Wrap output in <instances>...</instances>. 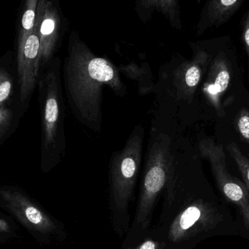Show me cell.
<instances>
[{
  "label": "cell",
  "instance_id": "cell-4",
  "mask_svg": "<svg viewBox=\"0 0 249 249\" xmlns=\"http://www.w3.org/2000/svg\"><path fill=\"white\" fill-rule=\"evenodd\" d=\"M200 151L210 164L216 187L228 202L237 206L243 226L249 233V191L241 180L228 171L223 145L211 139L203 140L200 144Z\"/></svg>",
  "mask_w": 249,
  "mask_h": 249
},
{
  "label": "cell",
  "instance_id": "cell-2",
  "mask_svg": "<svg viewBox=\"0 0 249 249\" xmlns=\"http://www.w3.org/2000/svg\"><path fill=\"white\" fill-rule=\"evenodd\" d=\"M139 161L137 152H128L114 161L109 172V218L114 232L121 238L125 236L131 225L129 207L134 197Z\"/></svg>",
  "mask_w": 249,
  "mask_h": 249
},
{
  "label": "cell",
  "instance_id": "cell-16",
  "mask_svg": "<svg viewBox=\"0 0 249 249\" xmlns=\"http://www.w3.org/2000/svg\"><path fill=\"white\" fill-rule=\"evenodd\" d=\"M242 39L248 57V77L249 81V9L242 23Z\"/></svg>",
  "mask_w": 249,
  "mask_h": 249
},
{
  "label": "cell",
  "instance_id": "cell-3",
  "mask_svg": "<svg viewBox=\"0 0 249 249\" xmlns=\"http://www.w3.org/2000/svg\"><path fill=\"white\" fill-rule=\"evenodd\" d=\"M230 40L218 39V50L212 54L205 94L218 118L226 115V109L236 98L235 88L240 81V69L235 51Z\"/></svg>",
  "mask_w": 249,
  "mask_h": 249
},
{
  "label": "cell",
  "instance_id": "cell-5",
  "mask_svg": "<svg viewBox=\"0 0 249 249\" xmlns=\"http://www.w3.org/2000/svg\"><path fill=\"white\" fill-rule=\"evenodd\" d=\"M41 57L40 41L35 31L23 45L18 47V73L20 81V98L24 102L35 87Z\"/></svg>",
  "mask_w": 249,
  "mask_h": 249
},
{
  "label": "cell",
  "instance_id": "cell-9",
  "mask_svg": "<svg viewBox=\"0 0 249 249\" xmlns=\"http://www.w3.org/2000/svg\"><path fill=\"white\" fill-rule=\"evenodd\" d=\"M39 1L37 0H28L25 4L24 12L22 16L20 32L18 36V46L23 45L26 39L35 31L36 23V10Z\"/></svg>",
  "mask_w": 249,
  "mask_h": 249
},
{
  "label": "cell",
  "instance_id": "cell-12",
  "mask_svg": "<svg viewBox=\"0 0 249 249\" xmlns=\"http://www.w3.org/2000/svg\"><path fill=\"white\" fill-rule=\"evenodd\" d=\"M89 73L90 77L100 82L109 81L113 78V69L103 58H96L89 63Z\"/></svg>",
  "mask_w": 249,
  "mask_h": 249
},
{
  "label": "cell",
  "instance_id": "cell-7",
  "mask_svg": "<svg viewBox=\"0 0 249 249\" xmlns=\"http://www.w3.org/2000/svg\"><path fill=\"white\" fill-rule=\"evenodd\" d=\"M35 29L40 41L41 56L44 58L51 54L53 39L56 29V20L52 10L45 1H39Z\"/></svg>",
  "mask_w": 249,
  "mask_h": 249
},
{
  "label": "cell",
  "instance_id": "cell-11",
  "mask_svg": "<svg viewBox=\"0 0 249 249\" xmlns=\"http://www.w3.org/2000/svg\"><path fill=\"white\" fill-rule=\"evenodd\" d=\"M226 149L231 158L236 164L240 173L244 181V184L249 191V156L241 151L235 142H231L226 146Z\"/></svg>",
  "mask_w": 249,
  "mask_h": 249
},
{
  "label": "cell",
  "instance_id": "cell-6",
  "mask_svg": "<svg viewBox=\"0 0 249 249\" xmlns=\"http://www.w3.org/2000/svg\"><path fill=\"white\" fill-rule=\"evenodd\" d=\"M245 0H212L205 8L202 19L203 30L212 26H219L229 21L242 7Z\"/></svg>",
  "mask_w": 249,
  "mask_h": 249
},
{
  "label": "cell",
  "instance_id": "cell-10",
  "mask_svg": "<svg viewBox=\"0 0 249 249\" xmlns=\"http://www.w3.org/2000/svg\"><path fill=\"white\" fill-rule=\"evenodd\" d=\"M58 105L55 95L48 94L44 112V123L45 125L47 141L50 142L53 137L54 127L58 117Z\"/></svg>",
  "mask_w": 249,
  "mask_h": 249
},
{
  "label": "cell",
  "instance_id": "cell-1",
  "mask_svg": "<svg viewBox=\"0 0 249 249\" xmlns=\"http://www.w3.org/2000/svg\"><path fill=\"white\" fill-rule=\"evenodd\" d=\"M162 196L155 227L169 249H192L210 237L238 234L229 212L218 203L199 170L173 161Z\"/></svg>",
  "mask_w": 249,
  "mask_h": 249
},
{
  "label": "cell",
  "instance_id": "cell-14",
  "mask_svg": "<svg viewBox=\"0 0 249 249\" xmlns=\"http://www.w3.org/2000/svg\"><path fill=\"white\" fill-rule=\"evenodd\" d=\"M13 90V80L10 75L3 70H0V108L8 100Z\"/></svg>",
  "mask_w": 249,
  "mask_h": 249
},
{
  "label": "cell",
  "instance_id": "cell-13",
  "mask_svg": "<svg viewBox=\"0 0 249 249\" xmlns=\"http://www.w3.org/2000/svg\"><path fill=\"white\" fill-rule=\"evenodd\" d=\"M234 127L241 140L249 146V108H241L237 113L234 118Z\"/></svg>",
  "mask_w": 249,
  "mask_h": 249
},
{
  "label": "cell",
  "instance_id": "cell-15",
  "mask_svg": "<svg viewBox=\"0 0 249 249\" xmlns=\"http://www.w3.org/2000/svg\"><path fill=\"white\" fill-rule=\"evenodd\" d=\"M12 118H13V114L11 111L4 107L0 108V137L8 130Z\"/></svg>",
  "mask_w": 249,
  "mask_h": 249
},
{
  "label": "cell",
  "instance_id": "cell-8",
  "mask_svg": "<svg viewBox=\"0 0 249 249\" xmlns=\"http://www.w3.org/2000/svg\"><path fill=\"white\" fill-rule=\"evenodd\" d=\"M121 249H169L168 242L155 226L127 243H123Z\"/></svg>",
  "mask_w": 249,
  "mask_h": 249
}]
</instances>
